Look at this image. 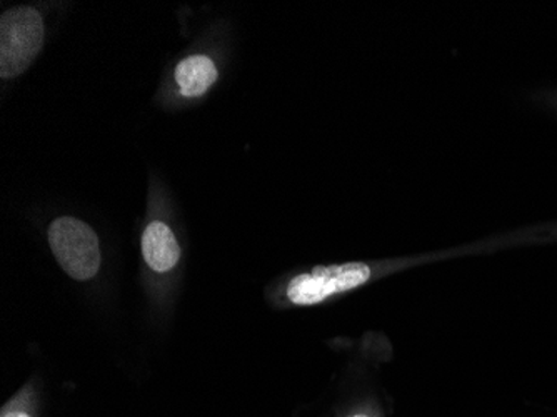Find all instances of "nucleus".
I'll list each match as a JSON object with an SVG mask.
<instances>
[{
	"label": "nucleus",
	"mask_w": 557,
	"mask_h": 417,
	"mask_svg": "<svg viewBox=\"0 0 557 417\" xmlns=\"http://www.w3.org/2000/svg\"><path fill=\"white\" fill-rule=\"evenodd\" d=\"M44 24L30 8L11 9L0 19V75L12 79L33 64L42 49Z\"/></svg>",
	"instance_id": "f257e3e1"
},
{
	"label": "nucleus",
	"mask_w": 557,
	"mask_h": 417,
	"mask_svg": "<svg viewBox=\"0 0 557 417\" xmlns=\"http://www.w3.org/2000/svg\"><path fill=\"white\" fill-rule=\"evenodd\" d=\"M49 243L61 268L75 281H87L99 271V240L86 222L55 219L49 228Z\"/></svg>",
	"instance_id": "f03ea898"
},
{
	"label": "nucleus",
	"mask_w": 557,
	"mask_h": 417,
	"mask_svg": "<svg viewBox=\"0 0 557 417\" xmlns=\"http://www.w3.org/2000/svg\"><path fill=\"white\" fill-rule=\"evenodd\" d=\"M371 278V269L362 262L314 268L297 275L287 285V297L297 306H312L327 297L356 290Z\"/></svg>",
	"instance_id": "7ed1b4c3"
},
{
	"label": "nucleus",
	"mask_w": 557,
	"mask_h": 417,
	"mask_svg": "<svg viewBox=\"0 0 557 417\" xmlns=\"http://www.w3.org/2000/svg\"><path fill=\"white\" fill-rule=\"evenodd\" d=\"M143 254L152 271L168 272L180 262L181 247L174 232L164 222L154 221L144 231Z\"/></svg>",
	"instance_id": "20e7f679"
},
{
	"label": "nucleus",
	"mask_w": 557,
	"mask_h": 417,
	"mask_svg": "<svg viewBox=\"0 0 557 417\" xmlns=\"http://www.w3.org/2000/svg\"><path fill=\"white\" fill-rule=\"evenodd\" d=\"M218 79L214 62L206 56L184 59L175 69V81L186 97H199L208 93Z\"/></svg>",
	"instance_id": "39448f33"
},
{
	"label": "nucleus",
	"mask_w": 557,
	"mask_h": 417,
	"mask_svg": "<svg viewBox=\"0 0 557 417\" xmlns=\"http://www.w3.org/2000/svg\"><path fill=\"white\" fill-rule=\"evenodd\" d=\"M5 417H29V416H27V414H24V413H12V414H9V416H5Z\"/></svg>",
	"instance_id": "423d86ee"
},
{
	"label": "nucleus",
	"mask_w": 557,
	"mask_h": 417,
	"mask_svg": "<svg viewBox=\"0 0 557 417\" xmlns=\"http://www.w3.org/2000/svg\"><path fill=\"white\" fill-rule=\"evenodd\" d=\"M349 417H371V416H368V414H354V416H349Z\"/></svg>",
	"instance_id": "0eeeda50"
}]
</instances>
